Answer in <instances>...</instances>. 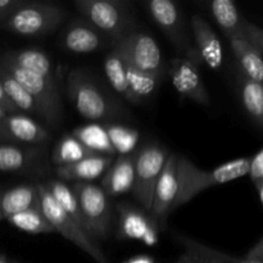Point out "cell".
<instances>
[{"label": "cell", "instance_id": "cell-1", "mask_svg": "<svg viewBox=\"0 0 263 263\" xmlns=\"http://www.w3.org/2000/svg\"><path fill=\"white\" fill-rule=\"evenodd\" d=\"M251 157L229 161L216 168L205 171L195 166L185 157L177 158V179H179V193H177L175 210L185 205L197 195L210 187L234 181L248 175Z\"/></svg>", "mask_w": 263, "mask_h": 263}, {"label": "cell", "instance_id": "cell-2", "mask_svg": "<svg viewBox=\"0 0 263 263\" xmlns=\"http://www.w3.org/2000/svg\"><path fill=\"white\" fill-rule=\"evenodd\" d=\"M66 91L77 112L86 120L102 121L116 116L110 98L84 69H71L67 76Z\"/></svg>", "mask_w": 263, "mask_h": 263}, {"label": "cell", "instance_id": "cell-3", "mask_svg": "<svg viewBox=\"0 0 263 263\" xmlns=\"http://www.w3.org/2000/svg\"><path fill=\"white\" fill-rule=\"evenodd\" d=\"M74 7L85 20L100 33L118 41L134 30L131 10L126 2L121 0H76Z\"/></svg>", "mask_w": 263, "mask_h": 263}, {"label": "cell", "instance_id": "cell-4", "mask_svg": "<svg viewBox=\"0 0 263 263\" xmlns=\"http://www.w3.org/2000/svg\"><path fill=\"white\" fill-rule=\"evenodd\" d=\"M66 18V10L50 3L26 2L2 25L4 30L26 37L50 35Z\"/></svg>", "mask_w": 263, "mask_h": 263}, {"label": "cell", "instance_id": "cell-5", "mask_svg": "<svg viewBox=\"0 0 263 263\" xmlns=\"http://www.w3.org/2000/svg\"><path fill=\"white\" fill-rule=\"evenodd\" d=\"M71 189L79 203L85 231L92 240H104L112 226L109 197L94 182H73Z\"/></svg>", "mask_w": 263, "mask_h": 263}, {"label": "cell", "instance_id": "cell-6", "mask_svg": "<svg viewBox=\"0 0 263 263\" xmlns=\"http://www.w3.org/2000/svg\"><path fill=\"white\" fill-rule=\"evenodd\" d=\"M36 185H37L39 194H40L41 212L45 216V218L50 223L51 228L54 229V231L59 233L64 239L69 240L77 248H80L82 252L89 254L97 263H109L105 254L102 252V249L87 235L86 231L73 218L69 217L62 210L61 205L54 200V198L48 192L44 182Z\"/></svg>", "mask_w": 263, "mask_h": 263}, {"label": "cell", "instance_id": "cell-7", "mask_svg": "<svg viewBox=\"0 0 263 263\" xmlns=\"http://www.w3.org/2000/svg\"><path fill=\"white\" fill-rule=\"evenodd\" d=\"M0 67L5 69L35 100L43 117L50 125H57L62 116V100L55 80L43 76L14 66L5 59H0Z\"/></svg>", "mask_w": 263, "mask_h": 263}, {"label": "cell", "instance_id": "cell-8", "mask_svg": "<svg viewBox=\"0 0 263 263\" xmlns=\"http://www.w3.org/2000/svg\"><path fill=\"white\" fill-rule=\"evenodd\" d=\"M115 46L125 61L126 73L161 79L163 59L158 44L152 36L141 31H133L116 41Z\"/></svg>", "mask_w": 263, "mask_h": 263}, {"label": "cell", "instance_id": "cell-9", "mask_svg": "<svg viewBox=\"0 0 263 263\" xmlns=\"http://www.w3.org/2000/svg\"><path fill=\"white\" fill-rule=\"evenodd\" d=\"M168 153L162 146L149 144L136 153L135 177H134L133 192L139 204L146 212L151 211L154 189L162 174Z\"/></svg>", "mask_w": 263, "mask_h": 263}, {"label": "cell", "instance_id": "cell-10", "mask_svg": "<svg viewBox=\"0 0 263 263\" xmlns=\"http://www.w3.org/2000/svg\"><path fill=\"white\" fill-rule=\"evenodd\" d=\"M210 10L228 40L243 39L263 54V31L241 14L233 0H213Z\"/></svg>", "mask_w": 263, "mask_h": 263}, {"label": "cell", "instance_id": "cell-11", "mask_svg": "<svg viewBox=\"0 0 263 263\" xmlns=\"http://www.w3.org/2000/svg\"><path fill=\"white\" fill-rule=\"evenodd\" d=\"M145 5L154 22L170 39L175 48L181 51L182 57L202 63L199 54L187 39L182 15L177 5L172 0H149Z\"/></svg>", "mask_w": 263, "mask_h": 263}, {"label": "cell", "instance_id": "cell-12", "mask_svg": "<svg viewBox=\"0 0 263 263\" xmlns=\"http://www.w3.org/2000/svg\"><path fill=\"white\" fill-rule=\"evenodd\" d=\"M177 158L179 154H168L157 186L154 189L149 218L157 228H163L170 213L175 210L177 193H179V179H177Z\"/></svg>", "mask_w": 263, "mask_h": 263}, {"label": "cell", "instance_id": "cell-13", "mask_svg": "<svg viewBox=\"0 0 263 263\" xmlns=\"http://www.w3.org/2000/svg\"><path fill=\"white\" fill-rule=\"evenodd\" d=\"M200 62L193 61L186 57H177L172 59L170 76L179 95L184 99L193 100L202 105L210 104L208 94L203 77L199 71Z\"/></svg>", "mask_w": 263, "mask_h": 263}, {"label": "cell", "instance_id": "cell-14", "mask_svg": "<svg viewBox=\"0 0 263 263\" xmlns=\"http://www.w3.org/2000/svg\"><path fill=\"white\" fill-rule=\"evenodd\" d=\"M192 30L195 40V50L211 69H218L223 62V49L220 37L202 15L192 18Z\"/></svg>", "mask_w": 263, "mask_h": 263}, {"label": "cell", "instance_id": "cell-15", "mask_svg": "<svg viewBox=\"0 0 263 263\" xmlns=\"http://www.w3.org/2000/svg\"><path fill=\"white\" fill-rule=\"evenodd\" d=\"M136 153L138 152L121 154L104 172L100 187L108 197H117L133 189Z\"/></svg>", "mask_w": 263, "mask_h": 263}, {"label": "cell", "instance_id": "cell-16", "mask_svg": "<svg viewBox=\"0 0 263 263\" xmlns=\"http://www.w3.org/2000/svg\"><path fill=\"white\" fill-rule=\"evenodd\" d=\"M0 125L14 144L37 146L49 140V133L44 126L21 113L8 115L4 120L0 121Z\"/></svg>", "mask_w": 263, "mask_h": 263}, {"label": "cell", "instance_id": "cell-17", "mask_svg": "<svg viewBox=\"0 0 263 263\" xmlns=\"http://www.w3.org/2000/svg\"><path fill=\"white\" fill-rule=\"evenodd\" d=\"M120 223H118V238L144 240L148 244L156 243L157 226L143 212L126 204L118 205Z\"/></svg>", "mask_w": 263, "mask_h": 263}, {"label": "cell", "instance_id": "cell-18", "mask_svg": "<svg viewBox=\"0 0 263 263\" xmlns=\"http://www.w3.org/2000/svg\"><path fill=\"white\" fill-rule=\"evenodd\" d=\"M40 208V194L36 184H22L0 189V218L8 220L26 210Z\"/></svg>", "mask_w": 263, "mask_h": 263}, {"label": "cell", "instance_id": "cell-19", "mask_svg": "<svg viewBox=\"0 0 263 263\" xmlns=\"http://www.w3.org/2000/svg\"><path fill=\"white\" fill-rule=\"evenodd\" d=\"M62 46L74 54H89L103 45V36L87 21L74 20L62 35Z\"/></svg>", "mask_w": 263, "mask_h": 263}, {"label": "cell", "instance_id": "cell-20", "mask_svg": "<svg viewBox=\"0 0 263 263\" xmlns=\"http://www.w3.org/2000/svg\"><path fill=\"white\" fill-rule=\"evenodd\" d=\"M112 162V156L97 154V156L81 159L74 163L57 167L55 174L62 181L66 180V181L74 182H91V180L104 175Z\"/></svg>", "mask_w": 263, "mask_h": 263}, {"label": "cell", "instance_id": "cell-21", "mask_svg": "<svg viewBox=\"0 0 263 263\" xmlns=\"http://www.w3.org/2000/svg\"><path fill=\"white\" fill-rule=\"evenodd\" d=\"M40 151L33 146L0 143V172H28L39 166Z\"/></svg>", "mask_w": 263, "mask_h": 263}, {"label": "cell", "instance_id": "cell-22", "mask_svg": "<svg viewBox=\"0 0 263 263\" xmlns=\"http://www.w3.org/2000/svg\"><path fill=\"white\" fill-rule=\"evenodd\" d=\"M5 61L10 62L14 66L30 71L32 73L43 76L45 79L54 80L53 63L48 54L44 53L41 49L28 48L20 50H10L2 57Z\"/></svg>", "mask_w": 263, "mask_h": 263}, {"label": "cell", "instance_id": "cell-23", "mask_svg": "<svg viewBox=\"0 0 263 263\" xmlns=\"http://www.w3.org/2000/svg\"><path fill=\"white\" fill-rule=\"evenodd\" d=\"M230 48L240 64L241 73L257 82H263L262 53L243 39H230Z\"/></svg>", "mask_w": 263, "mask_h": 263}, {"label": "cell", "instance_id": "cell-24", "mask_svg": "<svg viewBox=\"0 0 263 263\" xmlns=\"http://www.w3.org/2000/svg\"><path fill=\"white\" fill-rule=\"evenodd\" d=\"M180 243L184 246L185 252L175 263H236L239 258L222 253L217 249L198 243L193 239L180 236Z\"/></svg>", "mask_w": 263, "mask_h": 263}, {"label": "cell", "instance_id": "cell-25", "mask_svg": "<svg viewBox=\"0 0 263 263\" xmlns=\"http://www.w3.org/2000/svg\"><path fill=\"white\" fill-rule=\"evenodd\" d=\"M239 91H240L241 103L251 117V120L257 126L263 125V86L261 82L248 79L246 74L239 73Z\"/></svg>", "mask_w": 263, "mask_h": 263}, {"label": "cell", "instance_id": "cell-26", "mask_svg": "<svg viewBox=\"0 0 263 263\" xmlns=\"http://www.w3.org/2000/svg\"><path fill=\"white\" fill-rule=\"evenodd\" d=\"M98 152H94L89 146L85 145L81 140L74 135H64L61 140L54 146L51 161L57 167L66 166V164L74 163L81 159L89 158V157L97 156Z\"/></svg>", "mask_w": 263, "mask_h": 263}, {"label": "cell", "instance_id": "cell-27", "mask_svg": "<svg viewBox=\"0 0 263 263\" xmlns=\"http://www.w3.org/2000/svg\"><path fill=\"white\" fill-rule=\"evenodd\" d=\"M104 72L113 90L117 94H120L123 99L134 104L133 94H131L130 86H128L127 82V76H126L125 61H123L117 46H115L112 51H109L107 57H105Z\"/></svg>", "mask_w": 263, "mask_h": 263}, {"label": "cell", "instance_id": "cell-28", "mask_svg": "<svg viewBox=\"0 0 263 263\" xmlns=\"http://www.w3.org/2000/svg\"><path fill=\"white\" fill-rule=\"evenodd\" d=\"M0 82H2L3 89H4L8 99L17 108L18 112L22 110V112L40 116L37 105H36L32 97L3 67H0Z\"/></svg>", "mask_w": 263, "mask_h": 263}, {"label": "cell", "instance_id": "cell-29", "mask_svg": "<svg viewBox=\"0 0 263 263\" xmlns=\"http://www.w3.org/2000/svg\"><path fill=\"white\" fill-rule=\"evenodd\" d=\"M8 222L14 228L30 234H50L55 233L50 223L40 210H26L8 218Z\"/></svg>", "mask_w": 263, "mask_h": 263}, {"label": "cell", "instance_id": "cell-30", "mask_svg": "<svg viewBox=\"0 0 263 263\" xmlns=\"http://www.w3.org/2000/svg\"><path fill=\"white\" fill-rule=\"evenodd\" d=\"M76 138L81 140L82 143L90 149L98 153L105 154V156H112L115 154L116 149L113 146L112 140L109 135L105 131L99 127H85L82 130L76 131Z\"/></svg>", "mask_w": 263, "mask_h": 263}, {"label": "cell", "instance_id": "cell-31", "mask_svg": "<svg viewBox=\"0 0 263 263\" xmlns=\"http://www.w3.org/2000/svg\"><path fill=\"white\" fill-rule=\"evenodd\" d=\"M248 175L258 194L259 203L263 204V149H259L249 161Z\"/></svg>", "mask_w": 263, "mask_h": 263}, {"label": "cell", "instance_id": "cell-32", "mask_svg": "<svg viewBox=\"0 0 263 263\" xmlns=\"http://www.w3.org/2000/svg\"><path fill=\"white\" fill-rule=\"evenodd\" d=\"M27 0H0V26Z\"/></svg>", "mask_w": 263, "mask_h": 263}, {"label": "cell", "instance_id": "cell-33", "mask_svg": "<svg viewBox=\"0 0 263 263\" xmlns=\"http://www.w3.org/2000/svg\"><path fill=\"white\" fill-rule=\"evenodd\" d=\"M236 263H263V239H259L248 254L244 258L238 259Z\"/></svg>", "mask_w": 263, "mask_h": 263}, {"label": "cell", "instance_id": "cell-34", "mask_svg": "<svg viewBox=\"0 0 263 263\" xmlns=\"http://www.w3.org/2000/svg\"><path fill=\"white\" fill-rule=\"evenodd\" d=\"M0 107H2L3 109L7 110L9 115H15V113H20V112H18L17 108H15L14 105L12 104V102L8 99L7 94H5L4 89H3L2 82H0Z\"/></svg>", "mask_w": 263, "mask_h": 263}, {"label": "cell", "instance_id": "cell-35", "mask_svg": "<svg viewBox=\"0 0 263 263\" xmlns=\"http://www.w3.org/2000/svg\"><path fill=\"white\" fill-rule=\"evenodd\" d=\"M122 263H157L152 257L149 256H136L130 259H126Z\"/></svg>", "mask_w": 263, "mask_h": 263}, {"label": "cell", "instance_id": "cell-36", "mask_svg": "<svg viewBox=\"0 0 263 263\" xmlns=\"http://www.w3.org/2000/svg\"><path fill=\"white\" fill-rule=\"evenodd\" d=\"M0 143H12V141H10V139L8 138L7 134H5V131L3 130L2 125H0Z\"/></svg>", "mask_w": 263, "mask_h": 263}, {"label": "cell", "instance_id": "cell-37", "mask_svg": "<svg viewBox=\"0 0 263 263\" xmlns=\"http://www.w3.org/2000/svg\"><path fill=\"white\" fill-rule=\"evenodd\" d=\"M0 263H21V262L9 258V257H7V256H4V254L0 253Z\"/></svg>", "mask_w": 263, "mask_h": 263}, {"label": "cell", "instance_id": "cell-38", "mask_svg": "<svg viewBox=\"0 0 263 263\" xmlns=\"http://www.w3.org/2000/svg\"><path fill=\"white\" fill-rule=\"evenodd\" d=\"M8 115H9V113H8L7 110H5V109H3V108L0 107V121H2V120H4V118L7 117Z\"/></svg>", "mask_w": 263, "mask_h": 263}]
</instances>
